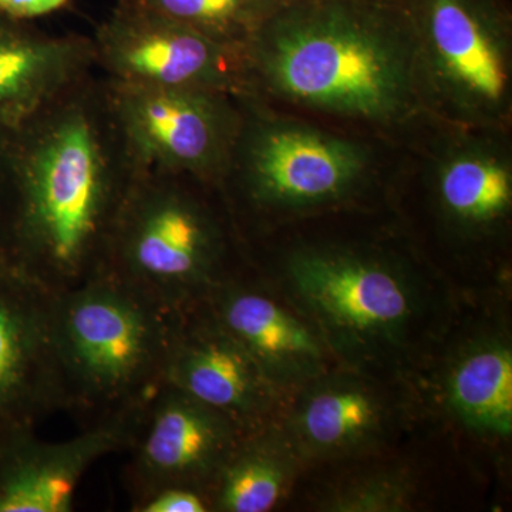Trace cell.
I'll return each mask as SVG.
<instances>
[{"label": "cell", "mask_w": 512, "mask_h": 512, "mask_svg": "<svg viewBox=\"0 0 512 512\" xmlns=\"http://www.w3.org/2000/svg\"><path fill=\"white\" fill-rule=\"evenodd\" d=\"M136 174L96 69L0 136L5 265L55 295L89 281Z\"/></svg>", "instance_id": "cell-1"}, {"label": "cell", "mask_w": 512, "mask_h": 512, "mask_svg": "<svg viewBox=\"0 0 512 512\" xmlns=\"http://www.w3.org/2000/svg\"><path fill=\"white\" fill-rule=\"evenodd\" d=\"M242 80L262 106L389 143L436 123L400 0H291L242 50Z\"/></svg>", "instance_id": "cell-2"}, {"label": "cell", "mask_w": 512, "mask_h": 512, "mask_svg": "<svg viewBox=\"0 0 512 512\" xmlns=\"http://www.w3.org/2000/svg\"><path fill=\"white\" fill-rule=\"evenodd\" d=\"M237 222L218 185L188 175L137 173L100 272L170 311L228 281Z\"/></svg>", "instance_id": "cell-3"}, {"label": "cell", "mask_w": 512, "mask_h": 512, "mask_svg": "<svg viewBox=\"0 0 512 512\" xmlns=\"http://www.w3.org/2000/svg\"><path fill=\"white\" fill-rule=\"evenodd\" d=\"M244 119L220 188L235 222L339 208L382 174V144L242 97Z\"/></svg>", "instance_id": "cell-4"}, {"label": "cell", "mask_w": 512, "mask_h": 512, "mask_svg": "<svg viewBox=\"0 0 512 512\" xmlns=\"http://www.w3.org/2000/svg\"><path fill=\"white\" fill-rule=\"evenodd\" d=\"M180 312L104 272L55 295L53 348L64 404L110 414L156 392Z\"/></svg>", "instance_id": "cell-5"}, {"label": "cell", "mask_w": 512, "mask_h": 512, "mask_svg": "<svg viewBox=\"0 0 512 512\" xmlns=\"http://www.w3.org/2000/svg\"><path fill=\"white\" fill-rule=\"evenodd\" d=\"M424 101L446 126H512V19L505 0H400Z\"/></svg>", "instance_id": "cell-6"}, {"label": "cell", "mask_w": 512, "mask_h": 512, "mask_svg": "<svg viewBox=\"0 0 512 512\" xmlns=\"http://www.w3.org/2000/svg\"><path fill=\"white\" fill-rule=\"evenodd\" d=\"M299 311L328 348L356 359L400 348L420 313L416 282L392 255L357 245H303L285 259Z\"/></svg>", "instance_id": "cell-7"}, {"label": "cell", "mask_w": 512, "mask_h": 512, "mask_svg": "<svg viewBox=\"0 0 512 512\" xmlns=\"http://www.w3.org/2000/svg\"><path fill=\"white\" fill-rule=\"evenodd\" d=\"M106 83L136 173L188 175L220 187L244 119L242 96Z\"/></svg>", "instance_id": "cell-8"}, {"label": "cell", "mask_w": 512, "mask_h": 512, "mask_svg": "<svg viewBox=\"0 0 512 512\" xmlns=\"http://www.w3.org/2000/svg\"><path fill=\"white\" fill-rule=\"evenodd\" d=\"M92 42L97 72L111 83L244 96L241 52L138 3L117 2Z\"/></svg>", "instance_id": "cell-9"}, {"label": "cell", "mask_w": 512, "mask_h": 512, "mask_svg": "<svg viewBox=\"0 0 512 512\" xmlns=\"http://www.w3.org/2000/svg\"><path fill=\"white\" fill-rule=\"evenodd\" d=\"M426 180L450 234L480 242L507 229L512 214L510 130L434 123Z\"/></svg>", "instance_id": "cell-10"}, {"label": "cell", "mask_w": 512, "mask_h": 512, "mask_svg": "<svg viewBox=\"0 0 512 512\" xmlns=\"http://www.w3.org/2000/svg\"><path fill=\"white\" fill-rule=\"evenodd\" d=\"M242 439L224 414L161 383L144 406L131 444L138 500L165 487L207 495Z\"/></svg>", "instance_id": "cell-11"}, {"label": "cell", "mask_w": 512, "mask_h": 512, "mask_svg": "<svg viewBox=\"0 0 512 512\" xmlns=\"http://www.w3.org/2000/svg\"><path fill=\"white\" fill-rule=\"evenodd\" d=\"M161 383L224 414L244 436L268 427L281 393L200 305L178 315Z\"/></svg>", "instance_id": "cell-12"}, {"label": "cell", "mask_w": 512, "mask_h": 512, "mask_svg": "<svg viewBox=\"0 0 512 512\" xmlns=\"http://www.w3.org/2000/svg\"><path fill=\"white\" fill-rule=\"evenodd\" d=\"M55 293L0 272V423L64 406L53 348Z\"/></svg>", "instance_id": "cell-13"}, {"label": "cell", "mask_w": 512, "mask_h": 512, "mask_svg": "<svg viewBox=\"0 0 512 512\" xmlns=\"http://www.w3.org/2000/svg\"><path fill=\"white\" fill-rule=\"evenodd\" d=\"M197 305L247 350L279 390L303 387L325 375V340L308 319L268 292L229 278Z\"/></svg>", "instance_id": "cell-14"}, {"label": "cell", "mask_w": 512, "mask_h": 512, "mask_svg": "<svg viewBox=\"0 0 512 512\" xmlns=\"http://www.w3.org/2000/svg\"><path fill=\"white\" fill-rule=\"evenodd\" d=\"M146 402L103 417L79 436L43 443L22 436L0 468V512H70L84 474L131 447Z\"/></svg>", "instance_id": "cell-15"}, {"label": "cell", "mask_w": 512, "mask_h": 512, "mask_svg": "<svg viewBox=\"0 0 512 512\" xmlns=\"http://www.w3.org/2000/svg\"><path fill=\"white\" fill-rule=\"evenodd\" d=\"M94 70L92 37L53 35L0 12V136Z\"/></svg>", "instance_id": "cell-16"}, {"label": "cell", "mask_w": 512, "mask_h": 512, "mask_svg": "<svg viewBox=\"0 0 512 512\" xmlns=\"http://www.w3.org/2000/svg\"><path fill=\"white\" fill-rule=\"evenodd\" d=\"M302 389L284 431L299 457L356 456L376 447L392 427V404L357 376L325 373Z\"/></svg>", "instance_id": "cell-17"}, {"label": "cell", "mask_w": 512, "mask_h": 512, "mask_svg": "<svg viewBox=\"0 0 512 512\" xmlns=\"http://www.w3.org/2000/svg\"><path fill=\"white\" fill-rule=\"evenodd\" d=\"M451 413L484 437L505 439L512 430V352L504 340H477L458 355L446 382Z\"/></svg>", "instance_id": "cell-18"}, {"label": "cell", "mask_w": 512, "mask_h": 512, "mask_svg": "<svg viewBox=\"0 0 512 512\" xmlns=\"http://www.w3.org/2000/svg\"><path fill=\"white\" fill-rule=\"evenodd\" d=\"M298 458L284 431L244 436L208 490L211 510L271 511L288 493Z\"/></svg>", "instance_id": "cell-19"}, {"label": "cell", "mask_w": 512, "mask_h": 512, "mask_svg": "<svg viewBox=\"0 0 512 512\" xmlns=\"http://www.w3.org/2000/svg\"><path fill=\"white\" fill-rule=\"evenodd\" d=\"M291 0H136L208 39L241 52Z\"/></svg>", "instance_id": "cell-20"}, {"label": "cell", "mask_w": 512, "mask_h": 512, "mask_svg": "<svg viewBox=\"0 0 512 512\" xmlns=\"http://www.w3.org/2000/svg\"><path fill=\"white\" fill-rule=\"evenodd\" d=\"M414 484L403 470H380L339 485L323 501L325 511L397 512L412 507Z\"/></svg>", "instance_id": "cell-21"}, {"label": "cell", "mask_w": 512, "mask_h": 512, "mask_svg": "<svg viewBox=\"0 0 512 512\" xmlns=\"http://www.w3.org/2000/svg\"><path fill=\"white\" fill-rule=\"evenodd\" d=\"M137 512H207L211 511L207 495L185 487H165L137 501Z\"/></svg>", "instance_id": "cell-22"}, {"label": "cell", "mask_w": 512, "mask_h": 512, "mask_svg": "<svg viewBox=\"0 0 512 512\" xmlns=\"http://www.w3.org/2000/svg\"><path fill=\"white\" fill-rule=\"evenodd\" d=\"M69 0H0V12L10 18L33 20L64 8Z\"/></svg>", "instance_id": "cell-23"}, {"label": "cell", "mask_w": 512, "mask_h": 512, "mask_svg": "<svg viewBox=\"0 0 512 512\" xmlns=\"http://www.w3.org/2000/svg\"><path fill=\"white\" fill-rule=\"evenodd\" d=\"M117 2H136V0H117Z\"/></svg>", "instance_id": "cell-24"}]
</instances>
